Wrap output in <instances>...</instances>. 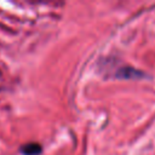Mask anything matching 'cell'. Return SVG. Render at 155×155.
Returning a JSON list of instances; mask_svg holds the SVG:
<instances>
[{"mask_svg": "<svg viewBox=\"0 0 155 155\" xmlns=\"http://www.w3.org/2000/svg\"><path fill=\"white\" fill-rule=\"evenodd\" d=\"M21 151L24 155H39L41 153V147L38 143H30V144H25L24 147H22Z\"/></svg>", "mask_w": 155, "mask_h": 155, "instance_id": "cell-1", "label": "cell"}]
</instances>
